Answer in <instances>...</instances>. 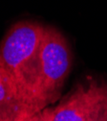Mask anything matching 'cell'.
<instances>
[{"mask_svg":"<svg viewBox=\"0 0 107 121\" xmlns=\"http://www.w3.org/2000/svg\"><path fill=\"white\" fill-rule=\"evenodd\" d=\"M73 64L67 39L57 29L45 26L36 76L27 105L36 113L59 100Z\"/></svg>","mask_w":107,"mask_h":121,"instance_id":"1","label":"cell"},{"mask_svg":"<svg viewBox=\"0 0 107 121\" xmlns=\"http://www.w3.org/2000/svg\"><path fill=\"white\" fill-rule=\"evenodd\" d=\"M45 26L33 21L12 25L0 42V67L27 105L38 64ZM28 106V105H27Z\"/></svg>","mask_w":107,"mask_h":121,"instance_id":"2","label":"cell"},{"mask_svg":"<svg viewBox=\"0 0 107 121\" xmlns=\"http://www.w3.org/2000/svg\"><path fill=\"white\" fill-rule=\"evenodd\" d=\"M50 108L52 121H107V81L89 77Z\"/></svg>","mask_w":107,"mask_h":121,"instance_id":"3","label":"cell"},{"mask_svg":"<svg viewBox=\"0 0 107 121\" xmlns=\"http://www.w3.org/2000/svg\"><path fill=\"white\" fill-rule=\"evenodd\" d=\"M25 111L31 109L20 101L16 88L0 67V121H8Z\"/></svg>","mask_w":107,"mask_h":121,"instance_id":"4","label":"cell"},{"mask_svg":"<svg viewBox=\"0 0 107 121\" xmlns=\"http://www.w3.org/2000/svg\"><path fill=\"white\" fill-rule=\"evenodd\" d=\"M27 121H52L51 118V108L48 107L35 114H33Z\"/></svg>","mask_w":107,"mask_h":121,"instance_id":"5","label":"cell"},{"mask_svg":"<svg viewBox=\"0 0 107 121\" xmlns=\"http://www.w3.org/2000/svg\"><path fill=\"white\" fill-rule=\"evenodd\" d=\"M33 114H35V113H33L31 111H25V112H21L20 114H18L17 116H15L8 121H27Z\"/></svg>","mask_w":107,"mask_h":121,"instance_id":"6","label":"cell"}]
</instances>
